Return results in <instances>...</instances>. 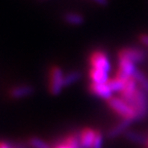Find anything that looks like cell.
<instances>
[{
    "label": "cell",
    "instance_id": "obj_1",
    "mask_svg": "<svg viewBox=\"0 0 148 148\" xmlns=\"http://www.w3.org/2000/svg\"><path fill=\"white\" fill-rule=\"evenodd\" d=\"M108 105L111 110L118 114L123 119H127L131 121L139 119L134 107L123 97H112L108 100Z\"/></svg>",
    "mask_w": 148,
    "mask_h": 148
},
{
    "label": "cell",
    "instance_id": "obj_2",
    "mask_svg": "<svg viewBox=\"0 0 148 148\" xmlns=\"http://www.w3.org/2000/svg\"><path fill=\"white\" fill-rule=\"evenodd\" d=\"M123 98L134 107L138 114L139 119L145 117L148 114V98L146 96L145 90H142L141 88H137L132 94Z\"/></svg>",
    "mask_w": 148,
    "mask_h": 148
},
{
    "label": "cell",
    "instance_id": "obj_3",
    "mask_svg": "<svg viewBox=\"0 0 148 148\" xmlns=\"http://www.w3.org/2000/svg\"><path fill=\"white\" fill-rule=\"evenodd\" d=\"M65 73L59 66H53L49 73V90L51 95H59L65 88Z\"/></svg>",
    "mask_w": 148,
    "mask_h": 148
},
{
    "label": "cell",
    "instance_id": "obj_4",
    "mask_svg": "<svg viewBox=\"0 0 148 148\" xmlns=\"http://www.w3.org/2000/svg\"><path fill=\"white\" fill-rule=\"evenodd\" d=\"M88 63H90V67L92 69L100 70V71L108 72L110 71L111 64L107 53L103 51H94L90 53V58H88Z\"/></svg>",
    "mask_w": 148,
    "mask_h": 148
},
{
    "label": "cell",
    "instance_id": "obj_5",
    "mask_svg": "<svg viewBox=\"0 0 148 148\" xmlns=\"http://www.w3.org/2000/svg\"><path fill=\"white\" fill-rule=\"evenodd\" d=\"M135 63L132 61L127 60V59L118 58V70L116 76L121 77V78H132L134 77L135 73L137 72Z\"/></svg>",
    "mask_w": 148,
    "mask_h": 148
},
{
    "label": "cell",
    "instance_id": "obj_6",
    "mask_svg": "<svg viewBox=\"0 0 148 148\" xmlns=\"http://www.w3.org/2000/svg\"><path fill=\"white\" fill-rule=\"evenodd\" d=\"M88 90L92 92V95H95L96 97L101 98V99H104L108 101L109 99L112 98V90L109 86L108 82L106 83H94L90 82V86H88Z\"/></svg>",
    "mask_w": 148,
    "mask_h": 148
},
{
    "label": "cell",
    "instance_id": "obj_7",
    "mask_svg": "<svg viewBox=\"0 0 148 148\" xmlns=\"http://www.w3.org/2000/svg\"><path fill=\"white\" fill-rule=\"evenodd\" d=\"M118 58L127 59L132 61L135 64L142 62L145 58V55L141 49H136V47H125L118 53Z\"/></svg>",
    "mask_w": 148,
    "mask_h": 148
},
{
    "label": "cell",
    "instance_id": "obj_8",
    "mask_svg": "<svg viewBox=\"0 0 148 148\" xmlns=\"http://www.w3.org/2000/svg\"><path fill=\"white\" fill-rule=\"evenodd\" d=\"M98 133H99L98 131L90 129V127L83 129L78 135L79 143H80L81 148H92V145H94V142H95Z\"/></svg>",
    "mask_w": 148,
    "mask_h": 148
},
{
    "label": "cell",
    "instance_id": "obj_9",
    "mask_svg": "<svg viewBox=\"0 0 148 148\" xmlns=\"http://www.w3.org/2000/svg\"><path fill=\"white\" fill-rule=\"evenodd\" d=\"M33 92V88L29 84H18L10 88L9 95L14 99H22L30 96Z\"/></svg>",
    "mask_w": 148,
    "mask_h": 148
},
{
    "label": "cell",
    "instance_id": "obj_10",
    "mask_svg": "<svg viewBox=\"0 0 148 148\" xmlns=\"http://www.w3.org/2000/svg\"><path fill=\"white\" fill-rule=\"evenodd\" d=\"M88 77L90 79V82L94 83H106L110 79L108 72L100 71V70L92 69V68L88 71Z\"/></svg>",
    "mask_w": 148,
    "mask_h": 148
},
{
    "label": "cell",
    "instance_id": "obj_11",
    "mask_svg": "<svg viewBox=\"0 0 148 148\" xmlns=\"http://www.w3.org/2000/svg\"><path fill=\"white\" fill-rule=\"evenodd\" d=\"M53 148H81L78 135H69Z\"/></svg>",
    "mask_w": 148,
    "mask_h": 148
},
{
    "label": "cell",
    "instance_id": "obj_12",
    "mask_svg": "<svg viewBox=\"0 0 148 148\" xmlns=\"http://www.w3.org/2000/svg\"><path fill=\"white\" fill-rule=\"evenodd\" d=\"M133 121H131V120L121 119L120 123H118L117 125H114L113 127H111V129L109 130L108 136L110 137V138H115V137L119 136V135H121L123 132H125V130L131 125Z\"/></svg>",
    "mask_w": 148,
    "mask_h": 148
},
{
    "label": "cell",
    "instance_id": "obj_13",
    "mask_svg": "<svg viewBox=\"0 0 148 148\" xmlns=\"http://www.w3.org/2000/svg\"><path fill=\"white\" fill-rule=\"evenodd\" d=\"M66 23L70 24V25H81L83 23V16L78 12H67L64 16Z\"/></svg>",
    "mask_w": 148,
    "mask_h": 148
},
{
    "label": "cell",
    "instance_id": "obj_14",
    "mask_svg": "<svg viewBox=\"0 0 148 148\" xmlns=\"http://www.w3.org/2000/svg\"><path fill=\"white\" fill-rule=\"evenodd\" d=\"M80 77H81V74L79 71L68 72V73L65 74V86H69L74 84V83H76L80 79Z\"/></svg>",
    "mask_w": 148,
    "mask_h": 148
},
{
    "label": "cell",
    "instance_id": "obj_15",
    "mask_svg": "<svg viewBox=\"0 0 148 148\" xmlns=\"http://www.w3.org/2000/svg\"><path fill=\"white\" fill-rule=\"evenodd\" d=\"M28 144L31 148H51L49 144L43 140L41 138H38V137H32V138L29 139Z\"/></svg>",
    "mask_w": 148,
    "mask_h": 148
},
{
    "label": "cell",
    "instance_id": "obj_16",
    "mask_svg": "<svg viewBox=\"0 0 148 148\" xmlns=\"http://www.w3.org/2000/svg\"><path fill=\"white\" fill-rule=\"evenodd\" d=\"M134 77L137 80V82H138V84H140L142 90H145V92L148 94V78L147 77H146L143 73L138 71V70H137V72L135 73Z\"/></svg>",
    "mask_w": 148,
    "mask_h": 148
},
{
    "label": "cell",
    "instance_id": "obj_17",
    "mask_svg": "<svg viewBox=\"0 0 148 148\" xmlns=\"http://www.w3.org/2000/svg\"><path fill=\"white\" fill-rule=\"evenodd\" d=\"M127 138L129 139V140H131V141H133V142H138V143H140V142H143V138H142L141 135H139V134L134 133V132L127 133Z\"/></svg>",
    "mask_w": 148,
    "mask_h": 148
},
{
    "label": "cell",
    "instance_id": "obj_18",
    "mask_svg": "<svg viewBox=\"0 0 148 148\" xmlns=\"http://www.w3.org/2000/svg\"><path fill=\"white\" fill-rule=\"evenodd\" d=\"M103 146V136H102L101 133H98L97 137H96V140L94 142V145H92V148H102Z\"/></svg>",
    "mask_w": 148,
    "mask_h": 148
},
{
    "label": "cell",
    "instance_id": "obj_19",
    "mask_svg": "<svg viewBox=\"0 0 148 148\" xmlns=\"http://www.w3.org/2000/svg\"><path fill=\"white\" fill-rule=\"evenodd\" d=\"M0 148H14V145H12V143H9L7 141H0Z\"/></svg>",
    "mask_w": 148,
    "mask_h": 148
},
{
    "label": "cell",
    "instance_id": "obj_20",
    "mask_svg": "<svg viewBox=\"0 0 148 148\" xmlns=\"http://www.w3.org/2000/svg\"><path fill=\"white\" fill-rule=\"evenodd\" d=\"M141 41H142V43H144L145 45L148 46V35H142Z\"/></svg>",
    "mask_w": 148,
    "mask_h": 148
},
{
    "label": "cell",
    "instance_id": "obj_21",
    "mask_svg": "<svg viewBox=\"0 0 148 148\" xmlns=\"http://www.w3.org/2000/svg\"><path fill=\"white\" fill-rule=\"evenodd\" d=\"M94 2H96V3H98V4H100V5H105V4H107V0H92Z\"/></svg>",
    "mask_w": 148,
    "mask_h": 148
},
{
    "label": "cell",
    "instance_id": "obj_22",
    "mask_svg": "<svg viewBox=\"0 0 148 148\" xmlns=\"http://www.w3.org/2000/svg\"><path fill=\"white\" fill-rule=\"evenodd\" d=\"M14 148H23V147H20V146H14Z\"/></svg>",
    "mask_w": 148,
    "mask_h": 148
},
{
    "label": "cell",
    "instance_id": "obj_23",
    "mask_svg": "<svg viewBox=\"0 0 148 148\" xmlns=\"http://www.w3.org/2000/svg\"><path fill=\"white\" fill-rule=\"evenodd\" d=\"M147 146H148V140H147Z\"/></svg>",
    "mask_w": 148,
    "mask_h": 148
}]
</instances>
